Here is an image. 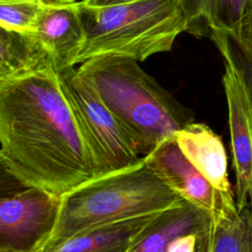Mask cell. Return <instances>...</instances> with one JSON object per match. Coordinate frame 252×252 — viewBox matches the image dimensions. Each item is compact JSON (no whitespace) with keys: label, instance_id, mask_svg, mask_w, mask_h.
Returning a JSON list of instances; mask_svg holds the SVG:
<instances>
[{"label":"cell","instance_id":"6da1fadb","mask_svg":"<svg viewBox=\"0 0 252 252\" xmlns=\"http://www.w3.org/2000/svg\"><path fill=\"white\" fill-rule=\"evenodd\" d=\"M0 161L16 181L63 195L104 174L58 73L0 81Z\"/></svg>","mask_w":252,"mask_h":252},{"label":"cell","instance_id":"7a4b0ae2","mask_svg":"<svg viewBox=\"0 0 252 252\" xmlns=\"http://www.w3.org/2000/svg\"><path fill=\"white\" fill-rule=\"evenodd\" d=\"M77 71L134 136L144 157L195 121L194 112L146 73L135 59L94 57L81 63Z\"/></svg>","mask_w":252,"mask_h":252},{"label":"cell","instance_id":"3957f363","mask_svg":"<svg viewBox=\"0 0 252 252\" xmlns=\"http://www.w3.org/2000/svg\"><path fill=\"white\" fill-rule=\"evenodd\" d=\"M183 201L145 157L132 166L96 176L63 194L55 228L44 249L90 227L163 212Z\"/></svg>","mask_w":252,"mask_h":252},{"label":"cell","instance_id":"277c9868","mask_svg":"<svg viewBox=\"0 0 252 252\" xmlns=\"http://www.w3.org/2000/svg\"><path fill=\"white\" fill-rule=\"evenodd\" d=\"M85 43L77 63L100 56L144 61L169 51L176 37L189 31L183 0H137L94 7L80 2Z\"/></svg>","mask_w":252,"mask_h":252},{"label":"cell","instance_id":"5b68a950","mask_svg":"<svg viewBox=\"0 0 252 252\" xmlns=\"http://www.w3.org/2000/svg\"><path fill=\"white\" fill-rule=\"evenodd\" d=\"M58 76L96 149L104 174L132 166L145 158L134 136L74 67L62 70Z\"/></svg>","mask_w":252,"mask_h":252},{"label":"cell","instance_id":"8992f818","mask_svg":"<svg viewBox=\"0 0 252 252\" xmlns=\"http://www.w3.org/2000/svg\"><path fill=\"white\" fill-rule=\"evenodd\" d=\"M61 196L20 183L0 198V252H41L55 228Z\"/></svg>","mask_w":252,"mask_h":252},{"label":"cell","instance_id":"52a82bcc","mask_svg":"<svg viewBox=\"0 0 252 252\" xmlns=\"http://www.w3.org/2000/svg\"><path fill=\"white\" fill-rule=\"evenodd\" d=\"M146 157L183 200L208 213L213 222L231 219L238 213L235 198L221 194L192 165L174 136L161 142Z\"/></svg>","mask_w":252,"mask_h":252},{"label":"cell","instance_id":"ba28073f","mask_svg":"<svg viewBox=\"0 0 252 252\" xmlns=\"http://www.w3.org/2000/svg\"><path fill=\"white\" fill-rule=\"evenodd\" d=\"M222 85L228 111L235 201L238 210L252 209V98L238 74L226 62Z\"/></svg>","mask_w":252,"mask_h":252},{"label":"cell","instance_id":"9c48e42d","mask_svg":"<svg viewBox=\"0 0 252 252\" xmlns=\"http://www.w3.org/2000/svg\"><path fill=\"white\" fill-rule=\"evenodd\" d=\"M32 33L52 56L58 73L74 67L85 43L80 2L46 0Z\"/></svg>","mask_w":252,"mask_h":252},{"label":"cell","instance_id":"30bf717a","mask_svg":"<svg viewBox=\"0 0 252 252\" xmlns=\"http://www.w3.org/2000/svg\"><path fill=\"white\" fill-rule=\"evenodd\" d=\"M178 147L192 165L221 194L235 198L227 172L221 138L207 124L192 122L174 134Z\"/></svg>","mask_w":252,"mask_h":252},{"label":"cell","instance_id":"8fae6325","mask_svg":"<svg viewBox=\"0 0 252 252\" xmlns=\"http://www.w3.org/2000/svg\"><path fill=\"white\" fill-rule=\"evenodd\" d=\"M160 213L95 225L41 252H129Z\"/></svg>","mask_w":252,"mask_h":252},{"label":"cell","instance_id":"7c38bea8","mask_svg":"<svg viewBox=\"0 0 252 252\" xmlns=\"http://www.w3.org/2000/svg\"><path fill=\"white\" fill-rule=\"evenodd\" d=\"M212 222L208 213L183 201L160 213L129 252H167L174 239L187 233L204 232Z\"/></svg>","mask_w":252,"mask_h":252},{"label":"cell","instance_id":"4fadbf2b","mask_svg":"<svg viewBox=\"0 0 252 252\" xmlns=\"http://www.w3.org/2000/svg\"><path fill=\"white\" fill-rule=\"evenodd\" d=\"M58 73L52 56L32 32L0 28V81Z\"/></svg>","mask_w":252,"mask_h":252},{"label":"cell","instance_id":"5bb4252c","mask_svg":"<svg viewBox=\"0 0 252 252\" xmlns=\"http://www.w3.org/2000/svg\"><path fill=\"white\" fill-rule=\"evenodd\" d=\"M188 32L211 38L216 32L236 34L252 0H183Z\"/></svg>","mask_w":252,"mask_h":252},{"label":"cell","instance_id":"9a60e30c","mask_svg":"<svg viewBox=\"0 0 252 252\" xmlns=\"http://www.w3.org/2000/svg\"><path fill=\"white\" fill-rule=\"evenodd\" d=\"M206 252H252V209L238 210L231 219L212 222Z\"/></svg>","mask_w":252,"mask_h":252},{"label":"cell","instance_id":"2e32d148","mask_svg":"<svg viewBox=\"0 0 252 252\" xmlns=\"http://www.w3.org/2000/svg\"><path fill=\"white\" fill-rule=\"evenodd\" d=\"M46 0H0V28L33 32Z\"/></svg>","mask_w":252,"mask_h":252},{"label":"cell","instance_id":"e0dca14e","mask_svg":"<svg viewBox=\"0 0 252 252\" xmlns=\"http://www.w3.org/2000/svg\"><path fill=\"white\" fill-rule=\"evenodd\" d=\"M211 39L244 83L252 98V56L239 37L231 32H216Z\"/></svg>","mask_w":252,"mask_h":252},{"label":"cell","instance_id":"ac0fdd59","mask_svg":"<svg viewBox=\"0 0 252 252\" xmlns=\"http://www.w3.org/2000/svg\"><path fill=\"white\" fill-rule=\"evenodd\" d=\"M236 35L252 56V5L247 11Z\"/></svg>","mask_w":252,"mask_h":252},{"label":"cell","instance_id":"d6986e66","mask_svg":"<svg viewBox=\"0 0 252 252\" xmlns=\"http://www.w3.org/2000/svg\"><path fill=\"white\" fill-rule=\"evenodd\" d=\"M134 1H137V0H83L82 2L88 6L106 7V6L130 3V2H134Z\"/></svg>","mask_w":252,"mask_h":252},{"label":"cell","instance_id":"ffe728a7","mask_svg":"<svg viewBox=\"0 0 252 252\" xmlns=\"http://www.w3.org/2000/svg\"><path fill=\"white\" fill-rule=\"evenodd\" d=\"M211 227V226H210ZM210 229V228H209ZM209 231V230H208ZM208 231H207V233H206V235H205V237H204V241H203V244H202V247H201V249H200V251L199 252H206V249H207V235H208Z\"/></svg>","mask_w":252,"mask_h":252}]
</instances>
